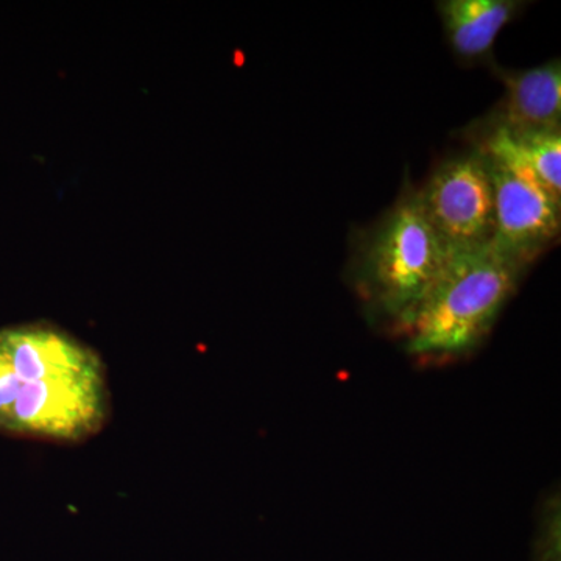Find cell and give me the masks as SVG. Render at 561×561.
Wrapping results in <instances>:
<instances>
[{
  "mask_svg": "<svg viewBox=\"0 0 561 561\" xmlns=\"http://www.w3.org/2000/svg\"><path fill=\"white\" fill-rule=\"evenodd\" d=\"M102 357L58 328L0 331V432L54 443L95 437L110 421Z\"/></svg>",
  "mask_w": 561,
  "mask_h": 561,
  "instance_id": "obj_1",
  "label": "cell"
},
{
  "mask_svg": "<svg viewBox=\"0 0 561 561\" xmlns=\"http://www.w3.org/2000/svg\"><path fill=\"white\" fill-rule=\"evenodd\" d=\"M526 268L494 247L451 253L400 334L421 365L454 364L472 356L518 289Z\"/></svg>",
  "mask_w": 561,
  "mask_h": 561,
  "instance_id": "obj_2",
  "label": "cell"
},
{
  "mask_svg": "<svg viewBox=\"0 0 561 561\" xmlns=\"http://www.w3.org/2000/svg\"><path fill=\"white\" fill-rule=\"evenodd\" d=\"M448 256L408 184L353 243L346 279L370 323L400 337Z\"/></svg>",
  "mask_w": 561,
  "mask_h": 561,
  "instance_id": "obj_3",
  "label": "cell"
},
{
  "mask_svg": "<svg viewBox=\"0 0 561 561\" xmlns=\"http://www.w3.org/2000/svg\"><path fill=\"white\" fill-rule=\"evenodd\" d=\"M494 195V250L529 268L559 241L561 201L494 136L478 139Z\"/></svg>",
  "mask_w": 561,
  "mask_h": 561,
  "instance_id": "obj_4",
  "label": "cell"
},
{
  "mask_svg": "<svg viewBox=\"0 0 561 561\" xmlns=\"http://www.w3.org/2000/svg\"><path fill=\"white\" fill-rule=\"evenodd\" d=\"M419 194L426 219L449 254L493 245V184L478 147L443 161Z\"/></svg>",
  "mask_w": 561,
  "mask_h": 561,
  "instance_id": "obj_5",
  "label": "cell"
},
{
  "mask_svg": "<svg viewBox=\"0 0 561 561\" xmlns=\"http://www.w3.org/2000/svg\"><path fill=\"white\" fill-rule=\"evenodd\" d=\"M493 69L505 91L501 102L476 128L478 138L496 130L561 128L560 58L530 69Z\"/></svg>",
  "mask_w": 561,
  "mask_h": 561,
  "instance_id": "obj_6",
  "label": "cell"
},
{
  "mask_svg": "<svg viewBox=\"0 0 561 561\" xmlns=\"http://www.w3.org/2000/svg\"><path fill=\"white\" fill-rule=\"evenodd\" d=\"M524 5L522 0H440L437 11L453 54L476 65L491 61L497 35Z\"/></svg>",
  "mask_w": 561,
  "mask_h": 561,
  "instance_id": "obj_7",
  "label": "cell"
},
{
  "mask_svg": "<svg viewBox=\"0 0 561 561\" xmlns=\"http://www.w3.org/2000/svg\"><path fill=\"white\" fill-rule=\"evenodd\" d=\"M507 147L546 187L561 201V128L496 130L489 133Z\"/></svg>",
  "mask_w": 561,
  "mask_h": 561,
  "instance_id": "obj_8",
  "label": "cell"
},
{
  "mask_svg": "<svg viewBox=\"0 0 561 561\" xmlns=\"http://www.w3.org/2000/svg\"><path fill=\"white\" fill-rule=\"evenodd\" d=\"M538 561H560V497L551 496L541 508Z\"/></svg>",
  "mask_w": 561,
  "mask_h": 561,
  "instance_id": "obj_9",
  "label": "cell"
}]
</instances>
